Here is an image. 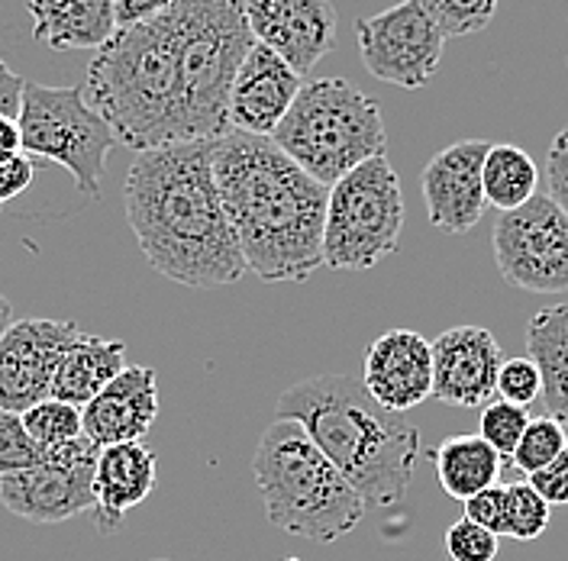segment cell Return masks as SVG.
<instances>
[{"mask_svg": "<svg viewBox=\"0 0 568 561\" xmlns=\"http://www.w3.org/2000/svg\"><path fill=\"white\" fill-rule=\"evenodd\" d=\"M123 204L149 268L162 278L213 290L248 272L213 177V142L140 152L123 184Z\"/></svg>", "mask_w": 568, "mask_h": 561, "instance_id": "6da1fadb", "label": "cell"}, {"mask_svg": "<svg viewBox=\"0 0 568 561\" xmlns=\"http://www.w3.org/2000/svg\"><path fill=\"white\" fill-rule=\"evenodd\" d=\"M213 177L246 268L265 284H301L323 268L329 187L265 136L240 130L213 140Z\"/></svg>", "mask_w": 568, "mask_h": 561, "instance_id": "7a4b0ae2", "label": "cell"}, {"mask_svg": "<svg viewBox=\"0 0 568 561\" xmlns=\"http://www.w3.org/2000/svg\"><path fill=\"white\" fill-rule=\"evenodd\" d=\"M275 417L297 422L368 510L404 500L424 456V432L385 410L362 378L349 375H314L291 385L275 404Z\"/></svg>", "mask_w": 568, "mask_h": 561, "instance_id": "3957f363", "label": "cell"}, {"mask_svg": "<svg viewBox=\"0 0 568 561\" xmlns=\"http://www.w3.org/2000/svg\"><path fill=\"white\" fill-rule=\"evenodd\" d=\"M84 98L104 116L113 140L136 152L197 142L172 10L110 35L88 65Z\"/></svg>", "mask_w": 568, "mask_h": 561, "instance_id": "277c9868", "label": "cell"}, {"mask_svg": "<svg viewBox=\"0 0 568 561\" xmlns=\"http://www.w3.org/2000/svg\"><path fill=\"white\" fill-rule=\"evenodd\" d=\"M268 523L311 542H336L349 536L368 513L365 500L320 452L294 420L268 422L252 458Z\"/></svg>", "mask_w": 568, "mask_h": 561, "instance_id": "5b68a950", "label": "cell"}, {"mask_svg": "<svg viewBox=\"0 0 568 561\" xmlns=\"http://www.w3.org/2000/svg\"><path fill=\"white\" fill-rule=\"evenodd\" d=\"M272 142L307 175L333 187L339 177L385 155L382 106L346 78L304 81Z\"/></svg>", "mask_w": 568, "mask_h": 561, "instance_id": "8992f818", "label": "cell"}, {"mask_svg": "<svg viewBox=\"0 0 568 561\" xmlns=\"http://www.w3.org/2000/svg\"><path fill=\"white\" fill-rule=\"evenodd\" d=\"M404 191L388 155L368 159L329 187L323 220V265L368 272L400 248Z\"/></svg>", "mask_w": 568, "mask_h": 561, "instance_id": "52a82bcc", "label": "cell"}, {"mask_svg": "<svg viewBox=\"0 0 568 561\" xmlns=\"http://www.w3.org/2000/svg\"><path fill=\"white\" fill-rule=\"evenodd\" d=\"M17 123L23 133V152L33 162L62 165L84 197H101V175L116 140L104 116L84 98V88L23 81Z\"/></svg>", "mask_w": 568, "mask_h": 561, "instance_id": "ba28073f", "label": "cell"}, {"mask_svg": "<svg viewBox=\"0 0 568 561\" xmlns=\"http://www.w3.org/2000/svg\"><path fill=\"white\" fill-rule=\"evenodd\" d=\"M500 278L527 294L568 290V213L536 194L520 211L500 213L491 233Z\"/></svg>", "mask_w": 568, "mask_h": 561, "instance_id": "9c48e42d", "label": "cell"}, {"mask_svg": "<svg viewBox=\"0 0 568 561\" xmlns=\"http://www.w3.org/2000/svg\"><path fill=\"white\" fill-rule=\"evenodd\" d=\"M98 446L84 436L45 449L33 468L0 478V503L27 523L52 527L94 510Z\"/></svg>", "mask_w": 568, "mask_h": 561, "instance_id": "30bf717a", "label": "cell"}, {"mask_svg": "<svg viewBox=\"0 0 568 561\" xmlns=\"http://www.w3.org/2000/svg\"><path fill=\"white\" fill-rule=\"evenodd\" d=\"M355 39L368 74L404 91L424 88L446 49V35L417 0H400L375 17H358Z\"/></svg>", "mask_w": 568, "mask_h": 561, "instance_id": "8fae6325", "label": "cell"}, {"mask_svg": "<svg viewBox=\"0 0 568 561\" xmlns=\"http://www.w3.org/2000/svg\"><path fill=\"white\" fill-rule=\"evenodd\" d=\"M78 333L69 319H13L0 336V410L27 414L52 397L59 361Z\"/></svg>", "mask_w": 568, "mask_h": 561, "instance_id": "7c38bea8", "label": "cell"}, {"mask_svg": "<svg viewBox=\"0 0 568 561\" xmlns=\"http://www.w3.org/2000/svg\"><path fill=\"white\" fill-rule=\"evenodd\" d=\"M252 39L301 78L333 52L339 17L333 0H243Z\"/></svg>", "mask_w": 568, "mask_h": 561, "instance_id": "4fadbf2b", "label": "cell"}, {"mask_svg": "<svg viewBox=\"0 0 568 561\" xmlns=\"http://www.w3.org/2000/svg\"><path fill=\"white\" fill-rule=\"evenodd\" d=\"M488 149L491 142L462 140L446 145L426 162L420 191L433 230L446 236H465L481 223L488 207L485 184H481Z\"/></svg>", "mask_w": 568, "mask_h": 561, "instance_id": "5bb4252c", "label": "cell"}, {"mask_svg": "<svg viewBox=\"0 0 568 561\" xmlns=\"http://www.w3.org/2000/svg\"><path fill=\"white\" fill-rule=\"evenodd\" d=\"M433 397L446 407L475 410L495 400L504 355L485 326H456L433 343Z\"/></svg>", "mask_w": 568, "mask_h": 561, "instance_id": "9a60e30c", "label": "cell"}, {"mask_svg": "<svg viewBox=\"0 0 568 561\" xmlns=\"http://www.w3.org/2000/svg\"><path fill=\"white\" fill-rule=\"evenodd\" d=\"M362 385L390 414H407L433 397V346L414 329H388L362 361Z\"/></svg>", "mask_w": 568, "mask_h": 561, "instance_id": "2e32d148", "label": "cell"}, {"mask_svg": "<svg viewBox=\"0 0 568 561\" xmlns=\"http://www.w3.org/2000/svg\"><path fill=\"white\" fill-rule=\"evenodd\" d=\"M301 88H304V78L291 65H284L272 49L255 42L233 78L230 130L272 140L284 113L301 94Z\"/></svg>", "mask_w": 568, "mask_h": 561, "instance_id": "e0dca14e", "label": "cell"}, {"mask_svg": "<svg viewBox=\"0 0 568 561\" xmlns=\"http://www.w3.org/2000/svg\"><path fill=\"white\" fill-rule=\"evenodd\" d=\"M159 417V381L145 365H126L110 385L81 407V436L98 449L142 442Z\"/></svg>", "mask_w": 568, "mask_h": 561, "instance_id": "ac0fdd59", "label": "cell"}, {"mask_svg": "<svg viewBox=\"0 0 568 561\" xmlns=\"http://www.w3.org/2000/svg\"><path fill=\"white\" fill-rule=\"evenodd\" d=\"M159 458L145 442H120L98 452L94 465V527L113 536L123 517L155 491Z\"/></svg>", "mask_w": 568, "mask_h": 561, "instance_id": "d6986e66", "label": "cell"}, {"mask_svg": "<svg viewBox=\"0 0 568 561\" xmlns=\"http://www.w3.org/2000/svg\"><path fill=\"white\" fill-rule=\"evenodd\" d=\"M33 39L55 52L101 49L116 33L113 0H27Z\"/></svg>", "mask_w": 568, "mask_h": 561, "instance_id": "ffe728a7", "label": "cell"}, {"mask_svg": "<svg viewBox=\"0 0 568 561\" xmlns=\"http://www.w3.org/2000/svg\"><path fill=\"white\" fill-rule=\"evenodd\" d=\"M126 368V343L78 333L59 361L52 397L74 407H88Z\"/></svg>", "mask_w": 568, "mask_h": 561, "instance_id": "44dd1931", "label": "cell"}, {"mask_svg": "<svg viewBox=\"0 0 568 561\" xmlns=\"http://www.w3.org/2000/svg\"><path fill=\"white\" fill-rule=\"evenodd\" d=\"M527 355L542 378L546 417L568 429V304L542 307L527 326Z\"/></svg>", "mask_w": 568, "mask_h": 561, "instance_id": "7402d4cb", "label": "cell"}, {"mask_svg": "<svg viewBox=\"0 0 568 561\" xmlns=\"http://www.w3.org/2000/svg\"><path fill=\"white\" fill-rule=\"evenodd\" d=\"M433 461H436L439 488L459 503L497 484V475H500V456L478 432L475 436L462 432V436L443 439Z\"/></svg>", "mask_w": 568, "mask_h": 561, "instance_id": "603a6c76", "label": "cell"}, {"mask_svg": "<svg viewBox=\"0 0 568 561\" xmlns=\"http://www.w3.org/2000/svg\"><path fill=\"white\" fill-rule=\"evenodd\" d=\"M481 184H485V201L500 213L520 211L539 194V169L520 145L497 142L485 155L481 169Z\"/></svg>", "mask_w": 568, "mask_h": 561, "instance_id": "cb8c5ba5", "label": "cell"}, {"mask_svg": "<svg viewBox=\"0 0 568 561\" xmlns=\"http://www.w3.org/2000/svg\"><path fill=\"white\" fill-rule=\"evenodd\" d=\"M20 417H23L27 432L33 436V442L42 452L81 439V407L65 404V400L45 397V400H39L36 407H30Z\"/></svg>", "mask_w": 568, "mask_h": 561, "instance_id": "d4e9b609", "label": "cell"}, {"mask_svg": "<svg viewBox=\"0 0 568 561\" xmlns=\"http://www.w3.org/2000/svg\"><path fill=\"white\" fill-rule=\"evenodd\" d=\"M568 449V429L559 420H552V417H532L530 426L524 429V436H520V442H517V449H514V468L520 471V475H536V471H542L546 465H552L556 458L562 456Z\"/></svg>", "mask_w": 568, "mask_h": 561, "instance_id": "484cf974", "label": "cell"}, {"mask_svg": "<svg viewBox=\"0 0 568 561\" xmlns=\"http://www.w3.org/2000/svg\"><path fill=\"white\" fill-rule=\"evenodd\" d=\"M417 3L446 39H459V35L481 33L495 20L500 0H417Z\"/></svg>", "mask_w": 568, "mask_h": 561, "instance_id": "4316f807", "label": "cell"}, {"mask_svg": "<svg viewBox=\"0 0 568 561\" xmlns=\"http://www.w3.org/2000/svg\"><path fill=\"white\" fill-rule=\"evenodd\" d=\"M552 523V507L532 491L530 481L507 484V536L517 542L539 539Z\"/></svg>", "mask_w": 568, "mask_h": 561, "instance_id": "83f0119b", "label": "cell"}, {"mask_svg": "<svg viewBox=\"0 0 568 561\" xmlns=\"http://www.w3.org/2000/svg\"><path fill=\"white\" fill-rule=\"evenodd\" d=\"M530 410L527 407H517V404H507V400H488L485 407H481V426H478V436L495 449L497 456L510 458L514 456V449H517V442H520V436H524V429L530 426Z\"/></svg>", "mask_w": 568, "mask_h": 561, "instance_id": "f1b7e54d", "label": "cell"}, {"mask_svg": "<svg viewBox=\"0 0 568 561\" xmlns=\"http://www.w3.org/2000/svg\"><path fill=\"white\" fill-rule=\"evenodd\" d=\"M39 458H42V449L27 432L23 417L0 410V478H10V475L33 468Z\"/></svg>", "mask_w": 568, "mask_h": 561, "instance_id": "f546056e", "label": "cell"}, {"mask_svg": "<svg viewBox=\"0 0 568 561\" xmlns=\"http://www.w3.org/2000/svg\"><path fill=\"white\" fill-rule=\"evenodd\" d=\"M495 397L507 400V404H517V407H527V410L542 397V378H539V368L530 355L504 358V365L497 371Z\"/></svg>", "mask_w": 568, "mask_h": 561, "instance_id": "4dcf8cb0", "label": "cell"}, {"mask_svg": "<svg viewBox=\"0 0 568 561\" xmlns=\"http://www.w3.org/2000/svg\"><path fill=\"white\" fill-rule=\"evenodd\" d=\"M443 549L449 561H495L500 552V536L462 517L453 527H446Z\"/></svg>", "mask_w": 568, "mask_h": 561, "instance_id": "1f68e13d", "label": "cell"}, {"mask_svg": "<svg viewBox=\"0 0 568 561\" xmlns=\"http://www.w3.org/2000/svg\"><path fill=\"white\" fill-rule=\"evenodd\" d=\"M462 507H465V520L491 529L495 536H507V484L497 481L491 488L468 497Z\"/></svg>", "mask_w": 568, "mask_h": 561, "instance_id": "d6a6232c", "label": "cell"}, {"mask_svg": "<svg viewBox=\"0 0 568 561\" xmlns=\"http://www.w3.org/2000/svg\"><path fill=\"white\" fill-rule=\"evenodd\" d=\"M546 177H549V197L568 213V126L556 133L546 152Z\"/></svg>", "mask_w": 568, "mask_h": 561, "instance_id": "836d02e7", "label": "cell"}, {"mask_svg": "<svg viewBox=\"0 0 568 561\" xmlns=\"http://www.w3.org/2000/svg\"><path fill=\"white\" fill-rule=\"evenodd\" d=\"M527 481L549 507H568V449L552 465H546L542 471L530 475Z\"/></svg>", "mask_w": 568, "mask_h": 561, "instance_id": "e575fe53", "label": "cell"}, {"mask_svg": "<svg viewBox=\"0 0 568 561\" xmlns=\"http://www.w3.org/2000/svg\"><path fill=\"white\" fill-rule=\"evenodd\" d=\"M33 175H36V162L27 155V152H20V155H13V159L0 162V211H3L10 201H17L20 194H27V191H30Z\"/></svg>", "mask_w": 568, "mask_h": 561, "instance_id": "d590c367", "label": "cell"}, {"mask_svg": "<svg viewBox=\"0 0 568 561\" xmlns=\"http://www.w3.org/2000/svg\"><path fill=\"white\" fill-rule=\"evenodd\" d=\"M178 0H113V17H116V30H130L149 20H159L162 13H169Z\"/></svg>", "mask_w": 568, "mask_h": 561, "instance_id": "8d00e7d4", "label": "cell"}, {"mask_svg": "<svg viewBox=\"0 0 568 561\" xmlns=\"http://www.w3.org/2000/svg\"><path fill=\"white\" fill-rule=\"evenodd\" d=\"M23 81L17 71L0 59V116H17L20 113V98H23Z\"/></svg>", "mask_w": 568, "mask_h": 561, "instance_id": "74e56055", "label": "cell"}, {"mask_svg": "<svg viewBox=\"0 0 568 561\" xmlns=\"http://www.w3.org/2000/svg\"><path fill=\"white\" fill-rule=\"evenodd\" d=\"M23 152V133L17 116H0V162L13 159Z\"/></svg>", "mask_w": 568, "mask_h": 561, "instance_id": "f35d334b", "label": "cell"}, {"mask_svg": "<svg viewBox=\"0 0 568 561\" xmlns=\"http://www.w3.org/2000/svg\"><path fill=\"white\" fill-rule=\"evenodd\" d=\"M13 323V307H10V300L0 294V336L7 333V326Z\"/></svg>", "mask_w": 568, "mask_h": 561, "instance_id": "ab89813d", "label": "cell"}, {"mask_svg": "<svg viewBox=\"0 0 568 561\" xmlns=\"http://www.w3.org/2000/svg\"><path fill=\"white\" fill-rule=\"evenodd\" d=\"M282 561H301V559H282Z\"/></svg>", "mask_w": 568, "mask_h": 561, "instance_id": "60d3db41", "label": "cell"}, {"mask_svg": "<svg viewBox=\"0 0 568 561\" xmlns=\"http://www.w3.org/2000/svg\"><path fill=\"white\" fill-rule=\"evenodd\" d=\"M155 561H165V559H155Z\"/></svg>", "mask_w": 568, "mask_h": 561, "instance_id": "b9f144b4", "label": "cell"}]
</instances>
